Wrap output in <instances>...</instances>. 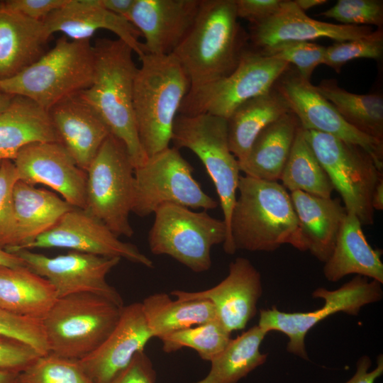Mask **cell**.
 <instances>
[{"label":"cell","mask_w":383,"mask_h":383,"mask_svg":"<svg viewBox=\"0 0 383 383\" xmlns=\"http://www.w3.org/2000/svg\"><path fill=\"white\" fill-rule=\"evenodd\" d=\"M229 236L236 250L272 252L284 244L306 251L290 193L278 182L240 176Z\"/></svg>","instance_id":"cell-2"},{"label":"cell","mask_w":383,"mask_h":383,"mask_svg":"<svg viewBox=\"0 0 383 383\" xmlns=\"http://www.w3.org/2000/svg\"><path fill=\"white\" fill-rule=\"evenodd\" d=\"M106 383H156V372L149 357L140 351L123 370Z\"/></svg>","instance_id":"cell-44"},{"label":"cell","mask_w":383,"mask_h":383,"mask_svg":"<svg viewBox=\"0 0 383 383\" xmlns=\"http://www.w3.org/2000/svg\"><path fill=\"white\" fill-rule=\"evenodd\" d=\"M304 135L347 213L354 214L362 226L372 225V196L383 168L358 145L314 131L304 130Z\"/></svg>","instance_id":"cell-10"},{"label":"cell","mask_w":383,"mask_h":383,"mask_svg":"<svg viewBox=\"0 0 383 383\" xmlns=\"http://www.w3.org/2000/svg\"><path fill=\"white\" fill-rule=\"evenodd\" d=\"M289 67L284 61L248 48L229 75L189 89L179 114L209 113L228 119L242 104L269 91Z\"/></svg>","instance_id":"cell-11"},{"label":"cell","mask_w":383,"mask_h":383,"mask_svg":"<svg viewBox=\"0 0 383 383\" xmlns=\"http://www.w3.org/2000/svg\"><path fill=\"white\" fill-rule=\"evenodd\" d=\"M153 338L141 302L123 306L118 321L103 343L79 360L94 383H106L123 370Z\"/></svg>","instance_id":"cell-20"},{"label":"cell","mask_w":383,"mask_h":383,"mask_svg":"<svg viewBox=\"0 0 383 383\" xmlns=\"http://www.w3.org/2000/svg\"><path fill=\"white\" fill-rule=\"evenodd\" d=\"M266 335L256 325L231 339L226 348L210 361L208 374L192 383H237L267 360V355L260 350Z\"/></svg>","instance_id":"cell-33"},{"label":"cell","mask_w":383,"mask_h":383,"mask_svg":"<svg viewBox=\"0 0 383 383\" xmlns=\"http://www.w3.org/2000/svg\"><path fill=\"white\" fill-rule=\"evenodd\" d=\"M249 40L253 50L261 51L286 41H310L327 38L343 42L369 35L366 26H348L319 21L309 17L294 1L282 0L277 11L267 20L251 25Z\"/></svg>","instance_id":"cell-19"},{"label":"cell","mask_w":383,"mask_h":383,"mask_svg":"<svg viewBox=\"0 0 383 383\" xmlns=\"http://www.w3.org/2000/svg\"><path fill=\"white\" fill-rule=\"evenodd\" d=\"M248 41L235 0H201L191 28L172 54L187 73L191 89L229 75Z\"/></svg>","instance_id":"cell-1"},{"label":"cell","mask_w":383,"mask_h":383,"mask_svg":"<svg viewBox=\"0 0 383 383\" xmlns=\"http://www.w3.org/2000/svg\"><path fill=\"white\" fill-rule=\"evenodd\" d=\"M13 97V95L0 92V113L10 105Z\"/></svg>","instance_id":"cell-53"},{"label":"cell","mask_w":383,"mask_h":383,"mask_svg":"<svg viewBox=\"0 0 383 383\" xmlns=\"http://www.w3.org/2000/svg\"><path fill=\"white\" fill-rule=\"evenodd\" d=\"M11 10L36 21H43L49 15L64 6L68 0H6Z\"/></svg>","instance_id":"cell-45"},{"label":"cell","mask_w":383,"mask_h":383,"mask_svg":"<svg viewBox=\"0 0 383 383\" xmlns=\"http://www.w3.org/2000/svg\"><path fill=\"white\" fill-rule=\"evenodd\" d=\"M362 226L354 214L347 213L333 252L324 262L323 272L327 280L335 282L355 274L383 283L382 251L368 243Z\"/></svg>","instance_id":"cell-26"},{"label":"cell","mask_w":383,"mask_h":383,"mask_svg":"<svg viewBox=\"0 0 383 383\" xmlns=\"http://www.w3.org/2000/svg\"><path fill=\"white\" fill-rule=\"evenodd\" d=\"M326 48L310 41H286L257 52L294 65L304 78L310 80L314 70L323 64Z\"/></svg>","instance_id":"cell-39"},{"label":"cell","mask_w":383,"mask_h":383,"mask_svg":"<svg viewBox=\"0 0 383 383\" xmlns=\"http://www.w3.org/2000/svg\"><path fill=\"white\" fill-rule=\"evenodd\" d=\"M164 352L170 353L183 348L194 350L204 360L211 361L231 340V333L218 318L178 331L160 338Z\"/></svg>","instance_id":"cell-36"},{"label":"cell","mask_w":383,"mask_h":383,"mask_svg":"<svg viewBox=\"0 0 383 383\" xmlns=\"http://www.w3.org/2000/svg\"><path fill=\"white\" fill-rule=\"evenodd\" d=\"M122 308L92 293L57 298L42 318L49 352L75 360L89 355L112 331Z\"/></svg>","instance_id":"cell-6"},{"label":"cell","mask_w":383,"mask_h":383,"mask_svg":"<svg viewBox=\"0 0 383 383\" xmlns=\"http://www.w3.org/2000/svg\"><path fill=\"white\" fill-rule=\"evenodd\" d=\"M18 181L14 163L5 160L0 163V247L12 245L14 234L13 189Z\"/></svg>","instance_id":"cell-42"},{"label":"cell","mask_w":383,"mask_h":383,"mask_svg":"<svg viewBox=\"0 0 383 383\" xmlns=\"http://www.w3.org/2000/svg\"><path fill=\"white\" fill-rule=\"evenodd\" d=\"M135 0H99L100 4L109 11L128 20Z\"/></svg>","instance_id":"cell-48"},{"label":"cell","mask_w":383,"mask_h":383,"mask_svg":"<svg viewBox=\"0 0 383 383\" xmlns=\"http://www.w3.org/2000/svg\"><path fill=\"white\" fill-rule=\"evenodd\" d=\"M306 248L319 261L331 256L347 215L339 199L322 198L303 192H290Z\"/></svg>","instance_id":"cell-25"},{"label":"cell","mask_w":383,"mask_h":383,"mask_svg":"<svg viewBox=\"0 0 383 383\" xmlns=\"http://www.w3.org/2000/svg\"><path fill=\"white\" fill-rule=\"evenodd\" d=\"M14 234L13 252L33 242L54 226L72 206L55 193L18 180L13 189Z\"/></svg>","instance_id":"cell-27"},{"label":"cell","mask_w":383,"mask_h":383,"mask_svg":"<svg viewBox=\"0 0 383 383\" xmlns=\"http://www.w3.org/2000/svg\"><path fill=\"white\" fill-rule=\"evenodd\" d=\"M148 233V244L155 255H166L194 272L209 270L212 246L224 243L227 228L223 220L206 210L194 211L177 204L158 207Z\"/></svg>","instance_id":"cell-9"},{"label":"cell","mask_w":383,"mask_h":383,"mask_svg":"<svg viewBox=\"0 0 383 383\" xmlns=\"http://www.w3.org/2000/svg\"><path fill=\"white\" fill-rule=\"evenodd\" d=\"M50 37L43 21L31 20L0 1V81L38 60L47 52Z\"/></svg>","instance_id":"cell-24"},{"label":"cell","mask_w":383,"mask_h":383,"mask_svg":"<svg viewBox=\"0 0 383 383\" xmlns=\"http://www.w3.org/2000/svg\"><path fill=\"white\" fill-rule=\"evenodd\" d=\"M291 112L298 118L302 128L331 135L358 145L383 168V141L367 135L346 122L313 85L290 67L274 85Z\"/></svg>","instance_id":"cell-14"},{"label":"cell","mask_w":383,"mask_h":383,"mask_svg":"<svg viewBox=\"0 0 383 383\" xmlns=\"http://www.w3.org/2000/svg\"><path fill=\"white\" fill-rule=\"evenodd\" d=\"M18 180L42 184L59 193L73 207L85 209L87 172L59 142L26 145L13 160Z\"/></svg>","instance_id":"cell-17"},{"label":"cell","mask_w":383,"mask_h":383,"mask_svg":"<svg viewBox=\"0 0 383 383\" xmlns=\"http://www.w3.org/2000/svg\"><path fill=\"white\" fill-rule=\"evenodd\" d=\"M300 126L291 111L267 126L256 138L246 157L238 162L240 172L262 180H280Z\"/></svg>","instance_id":"cell-29"},{"label":"cell","mask_w":383,"mask_h":383,"mask_svg":"<svg viewBox=\"0 0 383 383\" xmlns=\"http://www.w3.org/2000/svg\"><path fill=\"white\" fill-rule=\"evenodd\" d=\"M48 113L60 143L77 165L87 171L111 133L108 127L78 94L60 101Z\"/></svg>","instance_id":"cell-22"},{"label":"cell","mask_w":383,"mask_h":383,"mask_svg":"<svg viewBox=\"0 0 383 383\" xmlns=\"http://www.w3.org/2000/svg\"><path fill=\"white\" fill-rule=\"evenodd\" d=\"M0 266L15 267L26 266V265L16 254L10 252L0 247Z\"/></svg>","instance_id":"cell-49"},{"label":"cell","mask_w":383,"mask_h":383,"mask_svg":"<svg viewBox=\"0 0 383 383\" xmlns=\"http://www.w3.org/2000/svg\"><path fill=\"white\" fill-rule=\"evenodd\" d=\"M35 273L48 279L57 298L78 293H92L103 296L120 307L123 301L106 280L107 274L121 261L118 257H103L71 251L66 255L48 257L29 250L12 252Z\"/></svg>","instance_id":"cell-15"},{"label":"cell","mask_w":383,"mask_h":383,"mask_svg":"<svg viewBox=\"0 0 383 383\" xmlns=\"http://www.w3.org/2000/svg\"><path fill=\"white\" fill-rule=\"evenodd\" d=\"M57 299L50 282L27 266H0L1 309L42 319Z\"/></svg>","instance_id":"cell-30"},{"label":"cell","mask_w":383,"mask_h":383,"mask_svg":"<svg viewBox=\"0 0 383 383\" xmlns=\"http://www.w3.org/2000/svg\"><path fill=\"white\" fill-rule=\"evenodd\" d=\"M282 0H235L238 18H244L251 25L261 23L271 17L279 9Z\"/></svg>","instance_id":"cell-46"},{"label":"cell","mask_w":383,"mask_h":383,"mask_svg":"<svg viewBox=\"0 0 383 383\" xmlns=\"http://www.w3.org/2000/svg\"><path fill=\"white\" fill-rule=\"evenodd\" d=\"M43 23L51 35L60 32L73 40H91L97 30H108L130 46L139 59L145 54L136 28L126 18L104 9L99 0H68Z\"/></svg>","instance_id":"cell-23"},{"label":"cell","mask_w":383,"mask_h":383,"mask_svg":"<svg viewBox=\"0 0 383 383\" xmlns=\"http://www.w3.org/2000/svg\"><path fill=\"white\" fill-rule=\"evenodd\" d=\"M134 165L126 145L110 133L87 170L86 208L116 236L131 237Z\"/></svg>","instance_id":"cell-8"},{"label":"cell","mask_w":383,"mask_h":383,"mask_svg":"<svg viewBox=\"0 0 383 383\" xmlns=\"http://www.w3.org/2000/svg\"><path fill=\"white\" fill-rule=\"evenodd\" d=\"M94 72L91 40L63 35L50 50L16 75L0 81V92L30 99L45 111L88 88Z\"/></svg>","instance_id":"cell-5"},{"label":"cell","mask_w":383,"mask_h":383,"mask_svg":"<svg viewBox=\"0 0 383 383\" xmlns=\"http://www.w3.org/2000/svg\"><path fill=\"white\" fill-rule=\"evenodd\" d=\"M172 142L177 149L192 151L204 165L216 188L227 228L223 248L226 253L233 255L235 251L230 242L229 225L240 170L229 148L227 119L209 113L177 114Z\"/></svg>","instance_id":"cell-7"},{"label":"cell","mask_w":383,"mask_h":383,"mask_svg":"<svg viewBox=\"0 0 383 383\" xmlns=\"http://www.w3.org/2000/svg\"><path fill=\"white\" fill-rule=\"evenodd\" d=\"M313 298H321L324 305L307 312H284L275 306L262 309L257 326L267 333L276 331L285 334L289 341V353L309 360L305 347L307 333L328 316L343 312L356 316L367 304L381 301L383 296L382 284L376 280L357 275L335 290L319 287L312 293Z\"/></svg>","instance_id":"cell-13"},{"label":"cell","mask_w":383,"mask_h":383,"mask_svg":"<svg viewBox=\"0 0 383 383\" xmlns=\"http://www.w3.org/2000/svg\"><path fill=\"white\" fill-rule=\"evenodd\" d=\"M0 335L23 342L40 355L50 353L42 319L17 315L0 308Z\"/></svg>","instance_id":"cell-41"},{"label":"cell","mask_w":383,"mask_h":383,"mask_svg":"<svg viewBox=\"0 0 383 383\" xmlns=\"http://www.w3.org/2000/svg\"><path fill=\"white\" fill-rule=\"evenodd\" d=\"M18 379L19 383H94L79 360L51 353L40 356Z\"/></svg>","instance_id":"cell-37"},{"label":"cell","mask_w":383,"mask_h":383,"mask_svg":"<svg viewBox=\"0 0 383 383\" xmlns=\"http://www.w3.org/2000/svg\"><path fill=\"white\" fill-rule=\"evenodd\" d=\"M201 0H135L128 21L144 38L145 53L172 54L191 28Z\"/></svg>","instance_id":"cell-21"},{"label":"cell","mask_w":383,"mask_h":383,"mask_svg":"<svg viewBox=\"0 0 383 383\" xmlns=\"http://www.w3.org/2000/svg\"><path fill=\"white\" fill-rule=\"evenodd\" d=\"M297 6L303 11L328 2L326 0H294Z\"/></svg>","instance_id":"cell-51"},{"label":"cell","mask_w":383,"mask_h":383,"mask_svg":"<svg viewBox=\"0 0 383 383\" xmlns=\"http://www.w3.org/2000/svg\"><path fill=\"white\" fill-rule=\"evenodd\" d=\"M262 294L260 272L248 259L239 257L230 263L228 275L216 286L199 292L174 290L170 294L179 301H211L217 318L231 333L245 328L255 316Z\"/></svg>","instance_id":"cell-18"},{"label":"cell","mask_w":383,"mask_h":383,"mask_svg":"<svg viewBox=\"0 0 383 383\" xmlns=\"http://www.w3.org/2000/svg\"><path fill=\"white\" fill-rule=\"evenodd\" d=\"M19 373L0 370V383H19Z\"/></svg>","instance_id":"cell-52"},{"label":"cell","mask_w":383,"mask_h":383,"mask_svg":"<svg viewBox=\"0 0 383 383\" xmlns=\"http://www.w3.org/2000/svg\"><path fill=\"white\" fill-rule=\"evenodd\" d=\"M321 16L333 18L343 25L377 26L383 25V1L382 0H338Z\"/></svg>","instance_id":"cell-40"},{"label":"cell","mask_w":383,"mask_h":383,"mask_svg":"<svg viewBox=\"0 0 383 383\" xmlns=\"http://www.w3.org/2000/svg\"><path fill=\"white\" fill-rule=\"evenodd\" d=\"M59 142L47 111L27 98L14 96L0 113V163L16 158L28 145Z\"/></svg>","instance_id":"cell-28"},{"label":"cell","mask_w":383,"mask_h":383,"mask_svg":"<svg viewBox=\"0 0 383 383\" xmlns=\"http://www.w3.org/2000/svg\"><path fill=\"white\" fill-rule=\"evenodd\" d=\"M134 79L133 106L140 143L147 157L170 147L189 79L172 55L145 53Z\"/></svg>","instance_id":"cell-4"},{"label":"cell","mask_w":383,"mask_h":383,"mask_svg":"<svg viewBox=\"0 0 383 383\" xmlns=\"http://www.w3.org/2000/svg\"><path fill=\"white\" fill-rule=\"evenodd\" d=\"M91 84L78 93L98 113L110 133L126 146L134 167L147 160L133 112V84L138 67L132 48L119 39L97 38L93 45Z\"/></svg>","instance_id":"cell-3"},{"label":"cell","mask_w":383,"mask_h":383,"mask_svg":"<svg viewBox=\"0 0 383 383\" xmlns=\"http://www.w3.org/2000/svg\"><path fill=\"white\" fill-rule=\"evenodd\" d=\"M383 54V30L377 28L369 35L352 40L335 42L326 47L323 64L339 73L342 67L357 58L379 60Z\"/></svg>","instance_id":"cell-38"},{"label":"cell","mask_w":383,"mask_h":383,"mask_svg":"<svg viewBox=\"0 0 383 383\" xmlns=\"http://www.w3.org/2000/svg\"><path fill=\"white\" fill-rule=\"evenodd\" d=\"M51 248L118 257L146 267H153L152 261L137 246L119 240L103 222L80 208H72L50 230L16 250Z\"/></svg>","instance_id":"cell-16"},{"label":"cell","mask_w":383,"mask_h":383,"mask_svg":"<svg viewBox=\"0 0 383 383\" xmlns=\"http://www.w3.org/2000/svg\"><path fill=\"white\" fill-rule=\"evenodd\" d=\"M280 180L289 193L300 191L318 197L331 198L334 190L306 140L301 126L297 131Z\"/></svg>","instance_id":"cell-35"},{"label":"cell","mask_w":383,"mask_h":383,"mask_svg":"<svg viewBox=\"0 0 383 383\" xmlns=\"http://www.w3.org/2000/svg\"><path fill=\"white\" fill-rule=\"evenodd\" d=\"M372 360L369 356L363 355L357 362L354 375L345 383H374L383 374V357H377L376 367L369 371Z\"/></svg>","instance_id":"cell-47"},{"label":"cell","mask_w":383,"mask_h":383,"mask_svg":"<svg viewBox=\"0 0 383 383\" xmlns=\"http://www.w3.org/2000/svg\"><path fill=\"white\" fill-rule=\"evenodd\" d=\"M40 356L29 345L0 335V370L21 373Z\"/></svg>","instance_id":"cell-43"},{"label":"cell","mask_w":383,"mask_h":383,"mask_svg":"<svg viewBox=\"0 0 383 383\" xmlns=\"http://www.w3.org/2000/svg\"><path fill=\"white\" fill-rule=\"evenodd\" d=\"M141 305L153 338H161L217 318L213 305L208 300L179 301L166 293L150 294Z\"/></svg>","instance_id":"cell-32"},{"label":"cell","mask_w":383,"mask_h":383,"mask_svg":"<svg viewBox=\"0 0 383 383\" xmlns=\"http://www.w3.org/2000/svg\"><path fill=\"white\" fill-rule=\"evenodd\" d=\"M193 170L174 146L148 157L134 170L132 212L144 217L166 204L206 211L216 209L218 203L204 192Z\"/></svg>","instance_id":"cell-12"},{"label":"cell","mask_w":383,"mask_h":383,"mask_svg":"<svg viewBox=\"0 0 383 383\" xmlns=\"http://www.w3.org/2000/svg\"><path fill=\"white\" fill-rule=\"evenodd\" d=\"M289 112L287 102L274 87L239 106L227 119L229 148L238 162L246 157L258 135Z\"/></svg>","instance_id":"cell-31"},{"label":"cell","mask_w":383,"mask_h":383,"mask_svg":"<svg viewBox=\"0 0 383 383\" xmlns=\"http://www.w3.org/2000/svg\"><path fill=\"white\" fill-rule=\"evenodd\" d=\"M371 204L374 211L383 210V177L379 179L374 187Z\"/></svg>","instance_id":"cell-50"},{"label":"cell","mask_w":383,"mask_h":383,"mask_svg":"<svg viewBox=\"0 0 383 383\" xmlns=\"http://www.w3.org/2000/svg\"><path fill=\"white\" fill-rule=\"evenodd\" d=\"M316 88L350 125L367 135L383 141L381 94H354L339 87L334 79L322 80Z\"/></svg>","instance_id":"cell-34"}]
</instances>
